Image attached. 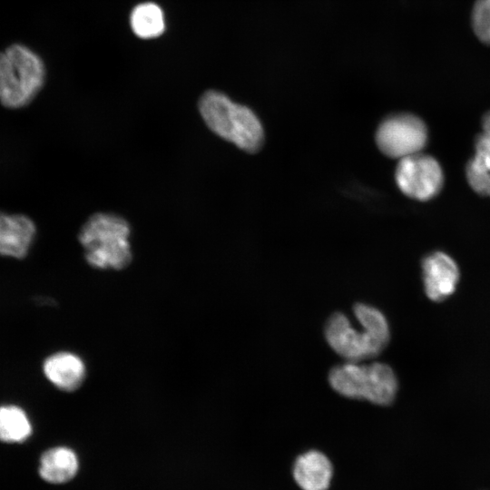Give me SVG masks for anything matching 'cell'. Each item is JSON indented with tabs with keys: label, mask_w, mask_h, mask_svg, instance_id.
I'll list each match as a JSON object with an SVG mask.
<instances>
[{
	"label": "cell",
	"mask_w": 490,
	"mask_h": 490,
	"mask_svg": "<svg viewBox=\"0 0 490 490\" xmlns=\"http://www.w3.org/2000/svg\"><path fill=\"white\" fill-rule=\"evenodd\" d=\"M354 315L362 329H356L342 313H334L325 326V338L331 348L348 362H359L377 356L387 345L389 327L377 309L358 303Z\"/></svg>",
	"instance_id": "6da1fadb"
},
{
	"label": "cell",
	"mask_w": 490,
	"mask_h": 490,
	"mask_svg": "<svg viewBox=\"0 0 490 490\" xmlns=\"http://www.w3.org/2000/svg\"><path fill=\"white\" fill-rule=\"evenodd\" d=\"M199 113L208 128L219 137L248 152L263 144L264 132L256 114L217 90L204 92L198 102Z\"/></svg>",
	"instance_id": "7a4b0ae2"
},
{
	"label": "cell",
	"mask_w": 490,
	"mask_h": 490,
	"mask_svg": "<svg viewBox=\"0 0 490 490\" xmlns=\"http://www.w3.org/2000/svg\"><path fill=\"white\" fill-rule=\"evenodd\" d=\"M131 226L120 215L96 212L83 224L78 240L87 263L95 269H125L132 260Z\"/></svg>",
	"instance_id": "3957f363"
},
{
	"label": "cell",
	"mask_w": 490,
	"mask_h": 490,
	"mask_svg": "<svg viewBox=\"0 0 490 490\" xmlns=\"http://www.w3.org/2000/svg\"><path fill=\"white\" fill-rule=\"evenodd\" d=\"M46 70L29 47L15 44L0 52V103L9 109L29 104L43 88Z\"/></svg>",
	"instance_id": "277c9868"
},
{
	"label": "cell",
	"mask_w": 490,
	"mask_h": 490,
	"mask_svg": "<svg viewBox=\"0 0 490 490\" xmlns=\"http://www.w3.org/2000/svg\"><path fill=\"white\" fill-rule=\"evenodd\" d=\"M331 387L338 394L373 404H391L397 391V380L393 369L385 363L369 365L347 362L334 367L328 375Z\"/></svg>",
	"instance_id": "5b68a950"
},
{
	"label": "cell",
	"mask_w": 490,
	"mask_h": 490,
	"mask_svg": "<svg viewBox=\"0 0 490 490\" xmlns=\"http://www.w3.org/2000/svg\"><path fill=\"white\" fill-rule=\"evenodd\" d=\"M427 142L425 122L411 113H396L387 117L376 132L378 149L387 157L402 159L421 152Z\"/></svg>",
	"instance_id": "8992f818"
},
{
	"label": "cell",
	"mask_w": 490,
	"mask_h": 490,
	"mask_svg": "<svg viewBox=\"0 0 490 490\" xmlns=\"http://www.w3.org/2000/svg\"><path fill=\"white\" fill-rule=\"evenodd\" d=\"M395 178L405 195L420 201L437 196L444 184V173L439 162L422 152L400 159Z\"/></svg>",
	"instance_id": "52a82bcc"
},
{
	"label": "cell",
	"mask_w": 490,
	"mask_h": 490,
	"mask_svg": "<svg viewBox=\"0 0 490 490\" xmlns=\"http://www.w3.org/2000/svg\"><path fill=\"white\" fill-rule=\"evenodd\" d=\"M425 291L433 301H442L452 295L459 280L460 272L456 261L447 254L436 251L422 262Z\"/></svg>",
	"instance_id": "ba28073f"
},
{
	"label": "cell",
	"mask_w": 490,
	"mask_h": 490,
	"mask_svg": "<svg viewBox=\"0 0 490 490\" xmlns=\"http://www.w3.org/2000/svg\"><path fill=\"white\" fill-rule=\"evenodd\" d=\"M36 226L24 214L0 211V255L21 259L28 253Z\"/></svg>",
	"instance_id": "9c48e42d"
},
{
	"label": "cell",
	"mask_w": 490,
	"mask_h": 490,
	"mask_svg": "<svg viewBox=\"0 0 490 490\" xmlns=\"http://www.w3.org/2000/svg\"><path fill=\"white\" fill-rule=\"evenodd\" d=\"M43 370L53 385L66 392L80 387L86 377L83 359L69 351H60L49 356L44 362Z\"/></svg>",
	"instance_id": "30bf717a"
},
{
	"label": "cell",
	"mask_w": 490,
	"mask_h": 490,
	"mask_svg": "<svg viewBox=\"0 0 490 490\" xmlns=\"http://www.w3.org/2000/svg\"><path fill=\"white\" fill-rule=\"evenodd\" d=\"M332 474L331 462L318 450L299 456L293 466V477L302 490H327Z\"/></svg>",
	"instance_id": "8fae6325"
},
{
	"label": "cell",
	"mask_w": 490,
	"mask_h": 490,
	"mask_svg": "<svg viewBox=\"0 0 490 490\" xmlns=\"http://www.w3.org/2000/svg\"><path fill=\"white\" fill-rule=\"evenodd\" d=\"M78 470L75 453L65 446H57L45 451L40 459L39 475L52 484H62L71 480Z\"/></svg>",
	"instance_id": "7c38bea8"
},
{
	"label": "cell",
	"mask_w": 490,
	"mask_h": 490,
	"mask_svg": "<svg viewBox=\"0 0 490 490\" xmlns=\"http://www.w3.org/2000/svg\"><path fill=\"white\" fill-rule=\"evenodd\" d=\"M130 25L139 38H157L165 31L164 13L156 3H141L135 5L130 14Z\"/></svg>",
	"instance_id": "4fadbf2b"
},
{
	"label": "cell",
	"mask_w": 490,
	"mask_h": 490,
	"mask_svg": "<svg viewBox=\"0 0 490 490\" xmlns=\"http://www.w3.org/2000/svg\"><path fill=\"white\" fill-rule=\"evenodd\" d=\"M32 433V426L25 412L15 406L0 407V441L21 443Z\"/></svg>",
	"instance_id": "5bb4252c"
},
{
	"label": "cell",
	"mask_w": 490,
	"mask_h": 490,
	"mask_svg": "<svg viewBox=\"0 0 490 490\" xmlns=\"http://www.w3.org/2000/svg\"><path fill=\"white\" fill-rule=\"evenodd\" d=\"M466 176L470 187L480 196H490V167L475 153L466 167Z\"/></svg>",
	"instance_id": "9a60e30c"
},
{
	"label": "cell",
	"mask_w": 490,
	"mask_h": 490,
	"mask_svg": "<svg viewBox=\"0 0 490 490\" xmlns=\"http://www.w3.org/2000/svg\"><path fill=\"white\" fill-rule=\"evenodd\" d=\"M472 28L479 41L490 45V0H476L471 15Z\"/></svg>",
	"instance_id": "2e32d148"
},
{
	"label": "cell",
	"mask_w": 490,
	"mask_h": 490,
	"mask_svg": "<svg viewBox=\"0 0 490 490\" xmlns=\"http://www.w3.org/2000/svg\"><path fill=\"white\" fill-rule=\"evenodd\" d=\"M482 127L484 132L490 135V111H488L482 119Z\"/></svg>",
	"instance_id": "e0dca14e"
},
{
	"label": "cell",
	"mask_w": 490,
	"mask_h": 490,
	"mask_svg": "<svg viewBox=\"0 0 490 490\" xmlns=\"http://www.w3.org/2000/svg\"><path fill=\"white\" fill-rule=\"evenodd\" d=\"M476 153H477V152H476ZM478 154H480V153H478ZM481 156L483 157V159L485 160V162H486V164L490 167V160L487 159V158H485V157L483 156L482 154H481Z\"/></svg>",
	"instance_id": "ac0fdd59"
}]
</instances>
